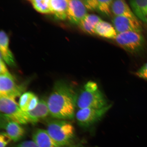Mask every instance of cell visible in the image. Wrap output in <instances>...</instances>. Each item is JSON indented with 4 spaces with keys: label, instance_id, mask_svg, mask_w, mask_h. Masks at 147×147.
<instances>
[{
    "label": "cell",
    "instance_id": "6da1fadb",
    "mask_svg": "<svg viewBox=\"0 0 147 147\" xmlns=\"http://www.w3.org/2000/svg\"><path fill=\"white\" fill-rule=\"evenodd\" d=\"M77 94L70 86L63 80L55 83L47 101L50 115L57 119H73Z\"/></svg>",
    "mask_w": 147,
    "mask_h": 147
},
{
    "label": "cell",
    "instance_id": "7a4b0ae2",
    "mask_svg": "<svg viewBox=\"0 0 147 147\" xmlns=\"http://www.w3.org/2000/svg\"><path fill=\"white\" fill-rule=\"evenodd\" d=\"M107 101L94 82L90 81L84 84L76 95V106L79 109L85 108H102L107 106Z\"/></svg>",
    "mask_w": 147,
    "mask_h": 147
},
{
    "label": "cell",
    "instance_id": "3957f363",
    "mask_svg": "<svg viewBox=\"0 0 147 147\" xmlns=\"http://www.w3.org/2000/svg\"><path fill=\"white\" fill-rule=\"evenodd\" d=\"M47 131L59 146L73 144L75 129L70 122L67 120L57 119L49 121Z\"/></svg>",
    "mask_w": 147,
    "mask_h": 147
},
{
    "label": "cell",
    "instance_id": "277c9868",
    "mask_svg": "<svg viewBox=\"0 0 147 147\" xmlns=\"http://www.w3.org/2000/svg\"><path fill=\"white\" fill-rule=\"evenodd\" d=\"M115 39L122 49L133 54L142 51L144 46V38L140 32H128L119 33Z\"/></svg>",
    "mask_w": 147,
    "mask_h": 147
},
{
    "label": "cell",
    "instance_id": "5b68a950",
    "mask_svg": "<svg viewBox=\"0 0 147 147\" xmlns=\"http://www.w3.org/2000/svg\"><path fill=\"white\" fill-rule=\"evenodd\" d=\"M0 96L1 114L21 125L29 123L26 113L21 109L15 100L8 97Z\"/></svg>",
    "mask_w": 147,
    "mask_h": 147
},
{
    "label": "cell",
    "instance_id": "8992f818",
    "mask_svg": "<svg viewBox=\"0 0 147 147\" xmlns=\"http://www.w3.org/2000/svg\"><path fill=\"white\" fill-rule=\"evenodd\" d=\"M111 106V105H108L99 109L85 108L79 109L76 115L78 123L82 127H90L100 120Z\"/></svg>",
    "mask_w": 147,
    "mask_h": 147
},
{
    "label": "cell",
    "instance_id": "52a82bcc",
    "mask_svg": "<svg viewBox=\"0 0 147 147\" xmlns=\"http://www.w3.org/2000/svg\"><path fill=\"white\" fill-rule=\"evenodd\" d=\"M25 88V84H16L10 73L0 75V96L15 100L23 94Z\"/></svg>",
    "mask_w": 147,
    "mask_h": 147
},
{
    "label": "cell",
    "instance_id": "ba28073f",
    "mask_svg": "<svg viewBox=\"0 0 147 147\" xmlns=\"http://www.w3.org/2000/svg\"><path fill=\"white\" fill-rule=\"evenodd\" d=\"M112 22L117 34L128 32L141 33L142 31V27L138 18L115 16Z\"/></svg>",
    "mask_w": 147,
    "mask_h": 147
},
{
    "label": "cell",
    "instance_id": "9c48e42d",
    "mask_svg": "<svg viewBox=\"0 0 147 147\" xmlns=\"http://www.w3.org/2000/svg\"><path fill=\"white\" fill-rule=\"evenodd\" d=\"M21 125L8 117L1 115V127L5 130V133L14 142H18L24 137L25 130Z\"/></svg>",
    "mask_w": 147,
    "mask_h": 147
},
{
    "label": "cell",
    "instance_id": "30bf717a",
    "mask_svg": "<svg viewBox=\"0 0 147 147\" xmlns=\"http://www.w3.org/2000/svg\"><path fill=\"white\" fill-rule=\"evenodd\" d=\"M87 14V9L82 1H69L67 18L71 23L79 25Z\"/></svg>",
    "mask_w": 147,
    "mask_h": 147
},
{
    "label": "cell",
    "instance_id": "8fae6325",
    "mask_svg": "<svg viewBox=\"0 0 147 147\" xmlns=\"http://www.w3.org/2000/svg\"><path fill=\"white\" fill-rule=\"evenodd\" d=\"M26 113L28 117L29 123L32 124H36L50 115L47 101L43 99L39 100L38 106L35 109Z\"/></svg>",
    "mask_w": 147,
    "mask_h": 147
},
{
    "label": "cell",
    "instance_id": "7c38bea8",
    "mask_svg": "<svg viewBox=\"0 0 147 147\" xmlns=\"http://www.w3.org/2000/svg\"><path fill=\"white\" fill-rule=\"evenodd\" d=\"M32 140L38 147H60L49 135L47 130L37 129L32 134Z\"/></svg>",
    "mask_w": 147,
    "mask_h": 147
},
{
    "label": "cell",
    "instance_id": "4fadbf2b",
    "mask_svg": "<svg viewBox=\"0 0 147 147\" xmlns=\"http://www.w3.org/2000/svg\"><path fill=\"white\" fill-rule=\"evenodd\" d=\"M9 38L6 33L1 30L0 32L1 57L10 66L15 65L13 55L9 49Z\"/></svg>",
    "mask_w": 147,
    "mask_h": 147
},
{
    "label": "cell",
    "instance_id": "5bb4252c",
    "mask_svg": "<svg viewBox=\"0 0 147 147\" xmlns=\"http://www.w3.org/2000/svg\"><path fill=\"white\" fill-rule=\"evenodd\" d=\"M50 4L51 13L55 18L63 20L67 18L69 1L67 0H51Z\"/></svg>",
    "mask_w": 147,
    "mask_h": 147
},
{
    "label": "cell",
    "instance_id": "9a60e30c",
    "mask_svg": "<svg viewBox=\"0 0 147 147\" xmlns=\"http://www.w3.org/2000/svg\"><path fill=\"white\" fill-rule=\"evenodd\" d=\"M39 102L38 96L34 93L27 92L20 96L18 105L23 111L27 112L35 109Z\"/></svg>",
    "mask_w": 147,
    "mask_h": 147
},
{
    "label": "cell",
    "instance_id": "2e32d148",
    "mask_svg": "<svg viewBox=\"0 0 147 147\" xmlns=\"http://www.w3.org/2000/svg\"><path fill=\"white\" fill-rule=\"evenodd\" d=\"M111 10L115 16H123L132 18H137L127 3L124 1H113Z\"/></svg>",
    "mask_w": 147,
    "mask_h": 147
},
{
    "label": "cell",
    "instance_id": "e0dca14e",
    "mask_svg": "<svg viewBox=\"0 0 147 147\" xmlns=\"http://www.w3.org/2000/svg\"><path fill=\"white\" fill-rule=\"evenodd\" d=\"M95 33L102 37L112 39H115L117 34L113 26L102 20L95 27Z\"/></svg>",
    "mask_w": 147,
    "mask_h": 147
},
{
    "label": "cell",
    "instance_id": "ac0fdd59",
    "mask_svg": "<svg viewBox=\"0 0 147 147\" xmlns=\"http://www.w3.org/2000/svg\"><path fill=\"white\" fill-rule=\"evenodd\" d=\"M102 20L101 18L96 15L87 14L79 25L84 32L92 34H95V27Z\"/></svg>",
    "mask_w": 147,
    "mask_h": 147
},
{
    "label": "cell",
    "instance_id": "d6986e66",
    "mask_svg": "<svg viewBox=\"0 0 147 147\" xmlns=\"http://www.w3.org/2000/svg\"><path fill=\"white\" fill-rule=\"evenodd\" d=\"M129 4L136 17L147 24V0L131 1Z\"/></svg>",
    "mask_w": 147,
    "mask_h": 147
},
{
    "label": "cell",
    "instance_id": "ffe728a7",
    "mask_svg": "<svg viewBox=\"0 0 147 147\" xmlns=\"http://www.w3.org/2000/svg\"><path fill=\"white\" fill-rule=\"evenodd\" d=\"M29 1L37 11L43 14L51 13L49 0H32Z\"/></svg>",
    "mask_w": 147,
    "mask_h": 147
},
{
    "label": "cell",
    "instance_id": "44dd1931",
    "mask_svg": "<svg viewBox=\"0 0 147 147\" xmlns=\"http://www.w3.org/2000/svg\"><path fill=\"white\" fill-rule=\"evenodd\" d=\"M98 1V6L97 11L105 16H109L111 12V6L113 1L106 0V1Z\"/></svg>",
    "mask_w": 147,
    "mask_h": 147
},
{
    "label": "cell",
    "instance_id": "7402d4cb",
    "mask_svg": "<svg viewBox=\"0 0 147 147\" xmlns=\"http://www.w3.org/2000/svg\"><path fill=\"white\" fill-rule=\"evenodd\" d=\"M82 1L87 9L91 11H97L98 3V0Z\"/></svg>",
    "mask_w": 147,
    "mask_h": 147
},
{
    "label": "cell",
    "instance_id": "603a6c76",
    "mask_svg": "<svg viewBox=\"0 0 147 147\" xmlns=\"http://www.w3.org/2000/svg\"><path fill=\"white\" fill-rule=\"evenodd\" d=\"M12 140L5 132H2L0 135V147H6Z\"/></svg>",
    "mask_w": 147,
    "mask_h": 147
},
{
    "label": "cell",
    "instance_id": "cb8c5ba5",
    "mask_svg": "<svg viewBox=\"0 0 147 147\" xmlns=\"http://www.w3.org/2000/svg\"><path fill=\"white\" fill-rule=\"evenodd\" d=\"M136 74L139 78L147 81V62L138 70Z\"/></svg>",
    "mask_w": 147,
    "mask_h": 147
},
{
    "label": "cell",
    "instance_id": "d4e9b609",
    "mask_svg": "<svg viewBox=\"0 0 147 147\" xmlns=\"http://www.w3.org/2000/svg\"><path fill=\"white\" fill-rule=\"evenodd\" d=\"M13 147H38L33 140H26L14 145Z\"/></svg>",
    "mask_w": 147,
    "mask_h": 147
},
{
    "label": "cell",
    "instance_id": "484cf974",
    "mask_svg": "<svg viewBox=\"0 0 147 147\" xmlns=\"http://www.w3.org/2000/svg\"><path fill=\"white\" fill-rule=\"evenodd\" d=\"M10 73L7 69L5 63L3 59L1 57L0 59V74L1 75H6Z\"/></svg>",
    "mask_w": 147,
    "mask_h": 147
},
{
    "label": "cell",
    "instance_id": "4316f807",
    "mask_svg": "<svg viewBox=\"0 0 147 147\" xmlns=\"http://www.w3.org/2000/svg\"><path fill=\"white\" fill-rule=\"evenodd\" d=\"M58 147H86L84 146L82 143H76V144H72L69 146H60Z\"/></svg>",
    "mask_w": 147,
    "mask_h": 147
}]
</instances>
